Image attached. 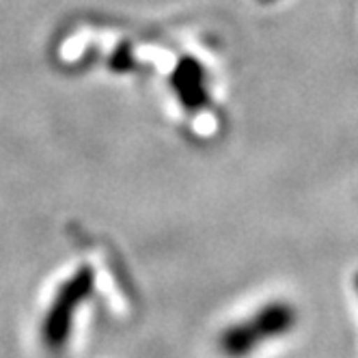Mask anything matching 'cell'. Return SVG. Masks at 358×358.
Segmentation results:
<instances>
[{"instance_id":"4","label":"cell","mask_w":358,"mask_h":358,"mask_svg":"<svg viewBox=\"0 0 358 358\" xmlns=\"http://www.w3.org/2000/svg\"><path fill=\"white\" fill-rule=\"evenodd\" d=\"M132 65V52L130 50H119L117 57H115V67L117 69H130Z\"/></svg>"},{"instance_id":"6","label":"cell","mask_w":358,"mask_h":358,"mask_svg":"<svg viewBox=\"0 0 358 358\" xmlns=\"http://www.w3.org/2000/svg\"><path fill=\"white\" fill-rule=\"evenodd\" d=\"M356 285H358V280H356Z\"/></svg>"},{"instance_id":"5","label":"cell","mask_w":358,"mask_h":358,"mask_svg":"<svg viewBox=\"0 0 358 358\" xmlns=\"http://www.w3.org/2000/svg\"><path fill=\"white\" fill-rule=\"evenodd\" d=\"M259 3H264V5H272V3H276V0H259Z\"/></svg>"},{"instance_id":"1","label":"cell","mask_w":358,"mask_h":358,"mask_svg":"<svg viewBox=\"0 0 358 358\" xmlns=\"http://www.w3.org/2000/svg\"><path fill=\"white\" fill-rule=\"evenodd\" d=\"M95 278L97 274L93 266H80L59 285L39 326L41 341L48 350L61 352L69 343L76 317L95 294Z\"/></svg>"},{"instance_id":"2","label":"cell","mask_w":358,"mask_h":358,"mask_svg":"<svg viewBox=\"0 0 358 358\" xmlns=\"http://www.w3.org/2000/svg\"><path fill=\"white\" fill-rule=\"evenodd\" d=\"M171 89L186 113H199L210 104V89H208V73L203 65L186 57L175 65L171 76Z\"/></svg>"},{"instance_id":"3","label":"cell","mask_w":358,"mask_h":358,"mask_svg":"<svg viewBox=\"0 0 358 358\" xmlns=\"http://www.w3.org/2000/svg\"><path fill=\"white\" fill-rule=\"evenodd\" d=\"M252 326L255 335L262 341V345H268L276 339H283L296 330L298 326V309L289 300H270L262 304L257 311L246 317Z\"/></svg>"}]
</instances>
